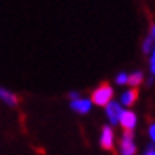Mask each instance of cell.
Returning <instances> with one entry per match:
<instances>
[{
  "label": "cell",
  "mask_w": 155,
  "mask_h": 155,
  "mask_svg": "<svg viewBox=\"0 0 155 155\" xmlns=\"http://www.w3.org/2000/svg\"><path fill=\"white\" fill-rule=\"evenodd\" d=\"M70 100H71V101H74V100H79V94H78V92H74V90H73V92H70Z\"/></svg>",
  "instance_id": "obj_15"
},
{
  "label": "cell",
  "mask_w": 155,
  "mask_h": 155,
  "mask_svg": "<svg viewBox=\"0 0 155 155\" xmlns=\"http://www.w3.org/2000/svg\"><path fill=\"white\" fill-rule=\"evenodd\" d=\"M143 51H144V52H152V51H153V38L150 37V35L144 40V43H143Z\"/></svg>",
  "instance_id": "obj_10"
},
{
  "label": "cell",
  "mask_w": 155,
  "mask_h": 155,
  "mask_svg": "<svg viewBox=\"0 0 155 155\" xmlns=\"http://www.w3.org/2000/svg\"><path fill=\"white\" fill-rule=\"evenodd\" d=\"M150 37H152L153 40H155V24L152 25V29H150Z\"/></svg>",
  "instance_id": "obj_16"
},
{
  "label": "cell",
  "mask_w": 155,
  "mask_h": 155,
  "mask_svg": "<svg viewBox=\"0 0 155 155\" xmlns=\"http://www.w3.org/2000/svg\"><path fill=\"white\" fill-rule=\"evenodd\" d=\"M112 97H114V90L109 84H101L98 86L94 92H92V103L97 104V106H104L106 108L108 104L112 101Z\"/></svg>",
  "instance_id": "obj_1"
},
{
  "label": "cell",
  "mask_w": 155,
  "mask_h": 155,
  "mask_svg": "<svg viewBox=\"0 0 155 155\" xmlns=\"http://www.w3.org/2000/svg\"><path fill=\"white\" fill-rule=\"evenodd\" d=\"M119 152H120V155H135L136 153V144L133 141V131H125L122 135L120 144H119Z\"/></svg>",
  "instance_id": "obj_2"
},
{
  "label": "cell",
  "mask_w": 155,
  "mask_h": 155,
  "mask_svg": "<svg viewBox=\"0 0 155 155\" xmlns=\"http://www.w3.org/2000/svg\"><path fill=\"white\" fill-rule=\"evenodd\" d=\"M149 136L152 139V143H155V124H150L149 127Z\"/></svg>",
  "instance_id": "obj_13"
},
{
  "label": "cell",
  "mask_w": 155,
  "mask_h": 155,
  "mask_svg": "<svg viewBox=\"0 0 155 155\" xmlns=\"http://www.w3.org/2000/svg\"><path fill=\"white\" fill-rule=\"evenodd\" d=\"M136 100H138V90L136 89L125 90V92L120 95V104L122 106H131Z\"/></svg>",
  "instance_id": "obj_7"
},
{
  "label": "cell",
  "mask_w": 155,
  "mask_h": 155,
  "mask_svg": "<svg viewBox=\"0 0 155 155\" xmlns=\"http://www.w3.org/2000/svg\"><path fill=\"white\" fill-rule=\"evenodd\" d=\"M143 73L141 71H133L131 74H128V84L131 86V89H136L141 82H143Z\"/></svg>",
  "instance_id": "obj_9"
},
{
  "label": "cell",
  "mask_w": 155,
  "mask_h": 155,
  "mask_svg": "<svg viewBox=\"0 0 155 155\" xmlns=\"http://www.w3.org/2000/svg\"><path fill=\"white\" fill-rule=\"evenodd\" d=\"M144 155H155V147H153V144H150L149 147H147L146 152H144Z\"/></svg>",
  "instance_id": "obj_14"
},
{
  "label": "cell",
  "mask_w": 155,
  "mask_h": 155,
  "mask_svg": "<svg viewBox=\"0 0 155 155\" xmlns=\"http://www.w3.org/2000/svg\"><path fill=\"white\" fill-rule=\"evenodd\" d=\"M100 146L104 150H111L114 147V131L111 127H103L101 135H100Z\"/></svg>",
  "instance_id": "obj_5"
},
{
  "label": "cell",
  "mask_w": 155,
  "mask_h": 155,
  "mask_svg": "<svg viewBox=\"0 0 155 155\" xmlns=\"http://www.w3.org/2000/svg\"><path fill=\"white\" fill-rule=\"evenodd\" d=\"M70 108L78 114H87L92 109V101L87 100V98H79V100H74L70 103Z\"/></svg>",
  "instance_id": "obj_6"
},
{
  "label": "cell",
  "mask_w": 155,
  "mask_h": 155,
  "mask_svg": "<svg viewBox=\"0 0 155 155\" xmlns=\"http://www.w3.org/2000/svg\"><path fill=\"white\" fill-rule=\"evenodd\" d=\"M116 84H119V86H125V84H128V74H127V73H119L116 76Z\"/></svg>",
  "instance_id": "obj_11"
},
{
  "label": "cell",
  "mask_w": 155,
  "mask_h": 155,
  "mask_svg": "<svg viewBox=\"0 0 155 155\" xmlns=\"http://www.w3.org/2000/svg\"><path fill=\"white\" fill-rule=\"evenodd\" d=\"M0 100H3V103H6L8 106H16L18 104V97L3 87H0Z\"/></svg>",
  "instance_id": "obj_8"
},
{
  "label": "cell",
  "mask_w": 155,
  "mask_h": 155,
  "mask_svg": "<svg viewBox=\"0 0 155 155\" xmlns=\"http://www.w3.org/2000/svg\"><path fill=\"white\" fill-rule=\"evenodd\" d=\"M136 122H138V119H136V114H135V112H133V111H128V109H124L119 124H120L124 128H125V131H133V130H135Z\"/></svg>",
  "instance_id": "obj_4"
},
{
  "label": "cell",
  "mask_w": 155,
  "mask_h": 155,
  "mask_svg": "<svg viewBox=\"0 0 155 155\" xmlns=\"http://www.w3.org/2000/svg\"><path fill=\"white\" fill-rule=\"evenodd\" d=\"M150 73H152V74H155V46H153L152 57H150Z\"/></svg>",
  "instance_id": "obj_12"
},
{
  "label": "cell",
  "mask_w": 155,
  "mask_h": 155,
  "mask_svg": "<svg viewBox=\"0 0 155 155\" xmlns=\"http://www.w3.org/2000/svg\"><path fill=\"white\" fill-rule=\"evenodd\" d=\"M106 116H108V120L111 125H117L119 120H120V116L124 112V108L120 103H116V101H111L106 108Z\"/></svg>",
  "instance_id": "obj_3"
}]
</instances>
